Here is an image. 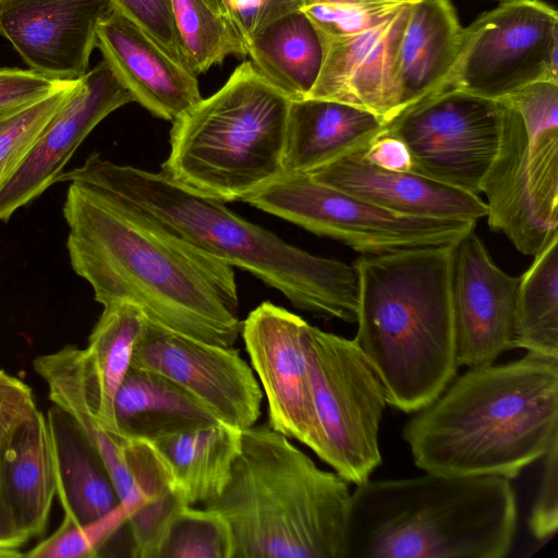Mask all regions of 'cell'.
I'll return each mask as SVG.
<instances>
[{"label": "cell", "mask_w": 558, "mask_h": 558, "mask_svg": "<svg viewBox=\"0 0 558 558\" xmlns=\"http://www.w3.org/2000/svg\"><path fill=\"white\" fill-rule=\"evenodd\" d=\"M63 216L72 268L98 303H131L171 331L234 344L242 322L233 267L75 182H70Z\"/></svg>", "instance_id": "6da1fadb"}, {"label": "cell", "mask_w": 558, "mask_h": 558, "mask_svg": "<svg viewBox=\"0 0 558 558\" xmlns=\"http://www.w3.org/2000/svg\"><path fill=\"white\" fill-rule=\"evenodd\" d=\"M75 182L111 197L165 230L262 280L302 311L324 319L356 322L357 274L353 265L313 255L161 172L119 165L92 154L63 172Z\"/></svg>", "instance_id": "7a4b0ae2"}, {"label": "cell", "mask_w": 558, "mask_h": 558, "mask_svg": "<svg viewBox=\"0 0 558 558\" xmlns=\"http://www.w3.org/2000/svg\"><path fill=\"white\" fill-rule=\"evenodd\" d=\"M412 414L402 438L424 472L515 478L558 439V359L469 367Z\"/></svg>", "instance_id": "3957f363"}, {"label": "cell", "mask_w": 558, "mask_h": 558, "mask_svg": "<svg viewBox=\"0 0 558 558\" xmlns=\"http://www.w3.org/2000/svg\"><path fill=\"white\" fill-rule=\"evenodd\" d=\"M451 245V244H450ZM450 245L362 254L353 339L387 404L414 413L456 377Z\"/></svg>", "instance_id": "277c9868"}, {"label": "cell", "mask_w": 558, "mask_h": 558, "mask_svg": "<svg viewBox=\"0 0 558 558\" xmlns=\"http://www.w3.org/2000/svg\"><path fill=\"white\" fill-rule=\"evenodd\" d=\"M351 493L343 558H504L518 526L511 480L425 474Z\"/></svg>", "instance_id": "5b68a950"}, {"label": "cell", "mask_w": 558, "mask_h": 558, "mask_svg": "<svg viewBox=\"0 0 558 558\" xmlns=\"http://www.w3.org/2000/svg\"><path fill=\"white\" fill-rule=\"evenodd\" d=\"M349 482L322 470L268 423L242 430L222 493L204 505L232 536V558H343Z\"/></svg>", "instance_id": "8992f818"}, {"label": "cell", "mask_w": 558, "mask_h": 558, "mask_svg": "<svg viewBox=\"0 0 558 558\" xmlns=\"http://www.w3.org/2000/svg\"><path fill=\"white\" fill-rule=\"evenodd\" d=\"M291 100L252 61L172 122L169 178L222 202L242 201L282 173Z\"/></svg>", "instance_id": "52a82bcc"}, {"label": "cell", "mask_w": 558, "mask_h": 558, "mask_svg": "<svg viewBox=\"0 0 558 558\" xmlns=\"http://www.w3.org/2000/svg\"><path fill=\"white\" fill-rule=\"evenodd\" d=\"M500 100L499 146L481 193L490 229L534 256L558 236V83L536 81Z\"/></svg>", "instance_id": "ba28073f"}, {"label": "cell", "mask_w": 558, "mask_h": 558, "mask_svg": "<svg viewBox=\"0 0 558 558\" xmlns=\"http://www.w3.org/2000/svg\"><path fill=\"white\" fill-rule=\"evenodd\" d=\"M305 345L315 413L310 449L345 481L361 484L381 463V384L353 339L308 324Z\"/></svg>", "instance_id": "9c48e42d"}, {"label": "cell", "mask_w": 558, "mask_h": 558, "mask_svg": "<svg viewBox=\"0 0 558 558\" xmlns=\"http://www.w3.org/2000/svg\"><path fill=\"white\" fill-rule=\"evenodd\" d=\"M242 202L362 254L448 246L477 222L401 215L317 182L308 173H281Z\"/></svg>", "instance_id": "30bf717a"}, {"label": "cell", "mask_w": 558, "mask_h": 558, "mask_svg": "<svg viewBox=\"0 0 558 558\" xmlns=\"http://www.w3.org/2000/svg\"><path fill=\"white\" fill-rule=\"evenodd\" d=\"M542 80L558 83V13L541 0H502L463 28L436 94L457 89L498 100Z\"/></svg>", "instance_id": "8fae6325"}, {"label": "cell", "mask_w": 558, "mask_h": 558, "mask_svg": "<svg viewBox=\"0 0 558 558\" xmlns=\"http://www.w3.org/2000/svg\"><path fill=\"white\" fill-rule=\"evenodd\" d=\"M504 111L500 99L447 89L403 110L387 130L405 144L414 172L480 195Z\"/></svg>", "instance_id": "7c38bea8"}, {"label": "cell", "mask_w": 558, "mask_h": 558, "mask_svg": "<svg viewBox=\"0 0 558 558\" xmlns=\"http://www.w3.org/2000/svg\"><path fill=\"white\" fill-rule=\"evenodd\" d=\"M131 365L170 379L238 429L260 417L263 391L238 349L198 341L146 319Z\"/></svg>", "instance_id": "4fadbf2b"}, {"label": "cell", "mask_w": 558, "mask_h": 558, "mask_svg": "<svg viewBox=\"0 0 558 558\" xmlns=\"http://www.w3.org/2000/svg\"><path fill=\"white\" fill-rule=\"evenodd\" d=\"M472 229L450 245V293L459 366L493 364L514 349L520 277L493 260Z\"/></svg>", "instance_id": "5bb4252c"}, {"label": "cell", "mask_w": 558, "mask_h": 558, "mask_svg": "<svg viewBox=\"0 0 558 558\" xmlns=\"http://www.w3.org/2000/svg\"><path fill=\"white\" fill-rule=\"evenodd\" d=\"M307 326L301 316L265 301L242 320L240 335L266 396L267 423L310 448L315 413L305 345Z\"/></svg>", "instance_id": "9a60e30c"}, {"label": "cell", "mask_w": 558, "mask_h": 558, "mask_svg": "<svg viewBox=\"0 0 558 558\" xmlns=\"http://www.w3.org/2000/svg\"><path fill=\"white\" fill-rule=\"evenodd\" d=\"M133 98L109 64L101 60L82 76L34 146L0 187V220L59 181L68 161L89 133Z\"/></svg>", "instance_id": "2e32d148"}, {"label": "cell", "mask_w": 558, "mask_h": 558, "mask_svg": "<svg viewBox=\"0 0 558 558\" xmlns=\"http://www.w3.org/2000/svg\"><path fill=\"white\" fill-rule=\"evenodd\" d=\"M112 0H0V35L31 70L61 81L86 74Z\"/></svg>", "instance_id": "e0dca14e"}, {"label": "cell", "mask_w": 558, "mask_h": 558, "mask_svg": "<svg viewBox=\"0 0 558 558\" xmlns=\"http://www.w3.org/2000/svg\"><path fill=\"white\" fill-rule=\"evenodd\" d=\"M412 4L381 24L352 35L323 40L319 75L306 98L349 104L389 123L399 114L397 61Z\"/></svg>", "instance_id": "ac0fdd59"}, {"label": "cell", "mask_w": 558, "mask_h": 558, "mask_svg": "<svg viewBox=\"0 0 558 558\" xmlns=\"http://www.w3.org/2000/svg\"><path fill=\"white\" fill-rule=\"evenodd\" d=\"M96 48L136 101L174 122L202 99L197 75L118 11L97 27Z\"/></svg>", "instance_id": "d6986e66"}, {"label": "cell", "mask_w": 558, "mask_h": 558, "mask_svg": "<svg viewBox=\"0 0 558 558\" xmlns=\"http://www.w3.org/2000/svg\"><path fill=\"white\" fill-rule=\"evenodd\" d=\"M364 150L308 174L317 182L401 215L475 221L486 217V203L480 195L417 172L379 168L364 157Z\"/></svg>", "instance_id": "ffe728a7"}, {"label": "cell", "mask_w": 558, "mask_h": 558, "mask_svg": "<svg viewBox=\"0 0 558 558\" xmlns=\"http://www.w3.org/2000/svg\"><path fill=\"white\" fill-rule=\"evenodd\" d=\"M387 124L371 111L349 104L319 98L291 100L282 173H310L364 150Z\"/></svg>", "instance_id": "44dd1931"}, {"label": "cell", "mask_w": 558, "mask_h": 558, "mask_svg": "<svg viewBox=\"0 0 558 558\" xmlns=\"http://www.w3.org/2000/svg\"><path fill=\"white\" fill-rule=\"evenodd\" d=\"M462 35L449 0H418L411 5L397 61L399 114L439 90L457 60Z\"/></svg>", "instance_id": "7402d4cb"}, {"label": "cell", "mask_w": 558, "mask_h": 558, "mask_svg": "<svg viewBox=\"0 0 558 558\" xmlns=\"http://www.w3.org/2000/svg\"><path fill=\"white\" fill-rule=\"evenodd\" d=\"M0 472L12 515L29 538L47 525L57 494L47 418L39 411L0 440Z\"/></svg>", "instance_id": "603a6c76"}, {"label": "cell", "mask_w": 558, "mask_h": 558, "mask_svg": "<svg viewBox=\"0 0 558 558\" xmlns=\"http://www.w3.org/2000/svg\"><path fill=\"white\" fill-rule=\"evenodd\" d=\"M46 418L64 515L86 524L107 514L121 500L100 456L65 410L53 404Z\"/></svg>", "instance_id": "cb8c5ba5"}, {"label": "cell", "mask_w": 558, "mask_h": 558, "mask_svg": "<svg viewBox=\"0 0 558 558\" xmlns=\"http://www.w3.org/2000/svg\"><path fill=\"white\" fill-rule=\"evenodd\" d=\"M33 364L48 386L49 399L74 418L100 456L121 502L136 508L141 497L126 463L129 437L109 433L99 424L86 383L84 350L66 345L36 357Z\"/></svg>", "instance_id": "d4e9b609"}, {"label": "cell", "mask_w": 558, "mask_h": 558, "mask_svg": "<svg viewBox=\"0 0 558 558\" xmlns=\"http://www.w3.org/2000/svg\"><path fill=\"white\" fill-rule=\"evenodd\" d=\"M113 411L120 435L149 440L220 421L179 385L132 365L118 389Z\"/></svg>", "instance_id": "484cf974"}, {"label": "cell", "mask_w": 558, "mask_h": 558, "mask_svg": "<svg viewBox=\"0 0 558 558\" xmlns=\"http://www.w3.org/2000/svg\"><path fill=\"white\" fill-rule=\"evenodd\" d=\"M242 430L222 421L168 434L151 442L167 461L187 505H206L225 489L241 449Z\"/></svg>", "instance_id": "4316f807"}, {"label": "cell", "mask_w": 558, "mask_h": 558, "mask_svg": "<svg viewBox=\"0 0 558 558\" xmlns=\"http://www.w3.org/2000/svg\"><path fill=\"white\" fill-rule=\"evenodd\" d=\"M246 51L258 71L290 100L308 96L324 57L319 35L301 10L253 34L246 41Z\"/></svg>", "instance_id": "83f0119b"}, {"label": "cell", "mask_w": 558, "mask_h": 558, "mask_svg": "<svg viewBox=\"0 0 558 558\" xmlns=\"http://www.w3.org/2000/svg\"><path fill=\"white\" fill-rule=\"evenodd\" d=\"M142 311L126 302L104 305L84 350L85 377L95 414L109 433L120 435L114 399L132 364L135 342L145 325Z\"/></svg>", "instance_id": "f1b7e54d"}, {"label": "cell", "mask_w": 558, "mask_h": 558, "mask_svg": "<svg viewBox=\"0 0 558 558\" xmlns=\"http://www.w3.org/2000/svg\"><path fill=\"white\" fill-rule=\"evenodd\" d=\"M514 349L558 359V236L520 277Z\"/></svg>", "instance_id": "f546056e"}, {"label": "cell", "mask_w": 558, "mask_h": 558, "mask_svg": "<svg viewBox=\"0 0 558 558\" xmlns=\"http://www.w3.org/2000/svg\"><path fill=\"white\" fill-rule=\"evenodd\" d=\"M173 16L187 68L196 75L226 58L247 56L246 46L229 17L205 0H172Z\"/></svg>", "instance_id": "4dcf8cb0"}, {"label": "cell", "mask_w": 558, "mask_h": 558, "mask_svg": "<svg viewBox=\"0 0 558 558\" xmlns=\"http://www.w3.org/2000/svg\"><path fill=\"white\" fill-rule=\"evenodd\" d=\"M157 558H232L230 527L211 509L185 506L172 521Z\"/></svg>", "instance_id": "1f68e13d"}, {"label": "cell", "mask_w": 558, "mask_h": 558, "mask_svg": "<svg viewBox=\"0 0 558 558\" xmlns=\"http://www.w3.org/2000/svg\"><path fill=\"white\" fill-rule=\"evenodd\" d=\"M78 80L49 96L0 116V187L21 166L49 121L73 94Z\"/></svg>", "instance_id": "d6a6232c"}, {"label": "cell", "mask_w": 558, "mask_h": 558, "mask_svg": "<svg viewBox=\"0 0 558 558\" xmlns=\"http://www.w3.org/2000/svg\"><path fill=\"white\" fill-rule=\"evenodd\" d=\"M418 0H304L301 11L320 40L343 37L377 26Z\"/></svg>", "instance_id": "836d02e7"}, {"label": "cell", "mask_w": 558, "mask_h": 558, "mask_svg": "<svg viewBox=\"0 0 558 558\" xmlns=\"http://www.w3.org/2000/svg\"><path fill=\"white\" fill-rule=\"evenodd\" d=\"M133 508L120 502L107 514L86 524H77L64 515L49 537L24 556L31 558H92L126 524Z\"/></svg>", "instance_id": "e575fe53"}, {"label": "cell", "mask_w": 558, "mask_h": 558, "mask_svg": "<svg viewBox=\"0 0 558 558\" xmlns=\"http://www.w3.org/2000/svg\"><path fill=\"white\" fill-rule=\"evenodd\" d=\"M112 2L116 11L151 37L175 61L187 68L174 23L172 0H112Z\"/></svg>", "instance_id": "d590c367"}, {"label": "cell", "mask_w": 558, "mask_h": 558, "mask_svg": "<svg viewBox=\"0 0 558 558\" xmlns=\"http://www.w3.org/2000/svg\"><path fill=\"white\" fill-rule=\"evenodd\" d=\"M69 82L48 77L31 69L1 68L0 116L32 105Z\"/></svg>", "instance_id": "8d00e7d4"}, {"label": "cell", "mask_w": 558, "mask_h": 558, "mask_svg": "<svg viewBox=\"0 0 558 558\" xmlns=\"http://www.w3.org/2000/svg\"><path fill=\"white\" fill-rule=\"evenodd\" d=\"M543 472L529 519V527L537 541L555 535L558 527V439L543 456Z\"/></svg>", "instance_id": "74e56055"}, {"label": "cell", "mask_w": 558, "mask_h": 558, "mask_svg": "<svg viewBox=\"0 0 558 558\" xmlns=\"http://www.w3.org/2000/svg\"><path fill=\"white\" fill-rule=\"evenodd\" d=\"M304 0H226L229 20L245 46L268 23L301 9Z\"/></svg>", "instance_id": "f35d334b"}, {"label": "cell", "mask_w": 558, "mask_h": 558, "mask_svg": "<svg viewBox=\"0 0 558 558\" xmlns=\"http://www.w3.org/2000/svg\"><path fill=\"white\" fill-rule=\"evenodd\" d=\"M37 411L32 389L0 369V440Z\"/></svg>", "instance_id": "ab89813d"}, {"label": "cell", "mask_w": 558, "mask_h": 558, "mask_svg": "<svg viewBox=\"0 0 558 558\" xmlns=\"http://www.w3.org/2000/svg\"><path fill=\"white\" fill-rule=\"evenodd\" d=\"M363 154L371 163L379 168L393 171H413L409 149L387 128L368 145Z\"/></svg>", "instance_id": "60d3db41"}, {"label": "cell", "mask_w": 558, "mask_h": 558, "mask_svg": "<svg viewBox=\"0 0 558 558\" xmlns=\"http://www.w3.org/2000/svg\"><path fill=\"white\" fill-rule=\"evenodd\" d=\"M29 537L20 530L10 510L0 472V558L21 557L17 549Z\"/></svg>", "instance_id": "b9f144b4"}, {"label": "cell", "mask_w": 558, "mask_h": 558, "mask_svg": "<svg viewBox=\"0 0 558 558\" xmlns=\"http://www.w3.org/2000/svg\"><path fill=\"white\" fill-rule=\"evenodd\" d=\"M207 4L218 14L227 16L226 0H205Z\"/></svg>", "instance_id": "7bdbcfd3"}]
</instances>
